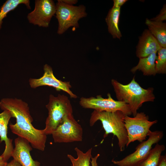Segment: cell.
<instances>
[{"instance_id": "603a6c76", "label": "cell", "mask_w": 166, "mask_h": 166, "mask_svg": "<svg viewBox=\"0 0 166 166\" xmlns=\"http://www.w3.org/2000/svg\"><path fill=\"white\" fill-rule=\"evenodd\" d=\"M113 7H119L122 6L127 1V0H113Z\"/></svg>"}, {"instance_id": "83f0119b", "label": "cell", "mask_w": 166, "mask_h": 166, "mask_svg": "<svg viewBox=\"0 0 166 166\" xmlns=\"http://www.w3.org/2000/svg\"><path fill=\"white\" fill-rule=\"evenodd\" d=\"M7 163V162L6 161L1 155L0 156V166H5Z\"/></svg>"}, {"instance_id": "30bf717a", "label": "cell", "mask_w": 166, "mask_h": 166, "mask_svg": "<svg viewBox=\"0 0 166 166\" xmlns=\"http://www.w3.org/2000/svg\"><path fill=\"white\" fill-rule=\"evenodd\" d=\"M56 6L52 0H36L34 10L28 14L29 22L40 27L49 26L52 17L55 14Z\"/></svg>"}, {"instance_id": "8992f818", "label": "cell", "mask_w": 166, "mask_h": 166, "mask_svg": "<svg viewBox=\"0 0 166 166\" xmlns=\"http://www.w3.org/2000/svg\"><path fill=\"white\" fill-rule=\"evenodd\" d=\"M123 119L128 137L126 147L135 141L141 143L145 140L150 127L158 122L149 121L148 116L143 112H137L133 117L125 115Z\"/></svg>"}, {"instance_id": "52a82bcc", "label": "cell", "mask_w": 166, "mask_h": 166, "mask_svg": "<svg viewBox=\"0 0 166 166\" xmlns=\"http://www.w3.org/2000/svg\"><path fill=\"white\" fill-rule=\"evenodd\" d=\"M163 136V132L161 131L152 132L150 130L148 140L139 144L135 152L121 160H113L112 162L118 166H138L148 155L152 145L160 141Z\"/></svg>"}, {"instance_id": "5bb4252c", "label": "cell", "mask_w": 166, "mask_h": 166, "mask_svg": "<svg viewBox=\"0 0 166 166\" xmlns=\"http://www.w3.org/2000/svg\"><path fill=\"white\" fill-rule=\"evenodd\" d=\"M12 117V115L9 110H4L0 113V142L4 141L5 144V150L1 156L7 161L11 156L14 149L12 139L7 136L8 125Z\"/></svg>"}, {"instance_id": "7a4b0ae2", "label": "cell", "mask_w": 166, "mask_h": 166, "mask_svg": "<svg viewBox=\"0 0 166 166\" xmlns=\"http://www.w3.org/2000/svg\"><path fill=\"white\" fill-rule=\"evenodd\" d=\"M111 83L117 101L128 105L133 117L144 103L153 102L155 99L153 88H143L136 81L134 77L127 85L122 84L114 79H112Z\"/></svg>"}, {"instance_id": "e0dca14e", "label": "cell", "mask_w": 166, "mask_h": 166, "mask_svg": "<svg viewBox=\"0 0 166 166\" xmlns=\"http://www.w3.org/2000/svg\"><path fill=\"white\" fill-rule=\"evenodd\" d=\"M145 24L148 30L155 38L162 47H166V24L146 19Z\"/></svg>"}, {"instance_id": "484cf974", "label": "cell", "mask_w": 166, "mask_h": 166, "mask_svg": "<svg viewBox=\"0 0 166 166\" xmlns=\"http://www.w3.org/2000/svg\"><path fill=\"white\" fill-rule=\"evenodd\" d=\"M5 166H22L21 164L14 159L12 160L10 162L7 163Z\"/></svg>"}, {"instance_id": "8fae6325", "label": "cell", "mask_w": 166, "mask_h": 166, "mask_svg": "<svg viewBox=\"0 0 166 166\" xmlns=\"http://www.w3.org/2000/svg\"><path fill=\"white\" fill-rule=\"evenodd\" d=\"M44 73L38 79L30 78L29 84L32 88L35 89L42 86L52 87L58 91L62 90L67 93L70 97L76 98L77 96L71 90V86L69 82L64 81L57 79L54 76L52 68L49 65L46 64L43 67Z\"/></svg>"}, {"instance_id": "7402d4cb", "label": "cell", "mask_w": 166, "mask_h": 166, "mask_svg": "<svg viewBox=\"0 0 166 166\" xmlns=\"http://www.w3.org/2000/svg\"><path fill=\"white\" fill-rule=\"evenodd\" d=\"M151 20L156 22H163L166 20V6L164 4L162 9L161 10L160 13L155 17L150 19Z\"/></svg>"}, {"instance_id": "cb8c5ba5", "label": "cell", "mask_w": 166, "mask_h": 166, "mask_svg": "<svg viewBox=\"0 0 166 166\" xmlns=\"http://www.w3.org/2000/svg\"><path fill=\"white\" fill-rule=\"evenodd\" d=\"M157 166H166V156L161 155L159 163Z\"/></svg>"}, {"instance_id": "277c9868", "label": "cell", "mask_w": 166, "mask_h": 166, "mask_svg": "<svg viewBox=\"0 0 166 166\" xmlns=\"http://www.w3.org/2000/svg\"><path fill=\"white\" fill-rule=\"evenodd\" d=\"M45 106L48 114L45 122V127L42 130L47 135L52 134L65 116L73 114V110L70 100L63 94H58L56 97L50 95L49 102Z\"/></svg>"}, {"instance_id": "ac0fdd59", "label": "cell", "mask_w": 166, "mask_h": 166, "mask_svg": "<svg viewBox=\"0 0 166 166\" xmlns=\"http://www.w3.org/2000/svg\"><path fill=\"white\" fill-rule=\"evenodd\" d=\"M165 149L164 145L156 144L155 147L152 149L147 158L138 166H157L161 154Z\"/></svg>"}, {"instance_id": "44dd1931", "label": "cell", "mask_w": 166, "mask_h": 166, "mask_svg": "<svg viewBox=\"0 0 166 166\" xmlns=\"http://www.w3.org/2000/svg\"><path fill=\"white\" fill-rule=\"evenodd\" d=\"M155 62L156 73H166V47H161L158 51Z\"/></svg>"}, {"instance_id": "6da1fadb", "label": "cell", "mask_w": 166, "mask_h": 166, "mask_svg": "<svg viewBox=\"0 0 166 166\" xmlns=\"http://www.w3.org/2000/svg\"><path fill=\"white\" fill-rule=\"evenodd\" d=\"M0 108L3 110L9 111L13 117L16 118V123L9 124L13 133L27 140L33 148L44 150L47 135L42 129H38L33 126L32 124L33 120L27 103L17 98H4L0 101Z\"/></svg>"}, {"instance_id": "ffe728a7", "label": "cell", "mask_w": 166, "mask_h": 166, "mask_svg": "<svg viewBox=\"0 0 166 166\" xmlns=\"http://www.w3.org/2000/svg\"><path fill=\"white\" fill-rule=\"evenodd\" d=\"M29 0H7L3 3L0 9V29L2 23V20L6 17L7 14L15 9L19 5L24 4L28 9H30Z\"/></svg>"}, {"instance_id": "5b68a950", "label": "cell", "mask_w": 166, "mask_h": 166, "mask_svg": "<svg viewBox=\"0 0 166 166\" xmlns=\"http://www.w3.org/2000/svg\"><path fill=\"white\" fill-rule=\"evenodd\" d=\"M56 6L55 14L58 23L57 33L59 34H62L71 27H78L79 20L87 15L83 5H70L58 0Z\"/></svg>"}, {"instance_id": "d4e9b609", "label": "cell", "mask_w": 166, "mask_h": 166, "mask_svg": "<svg viewBox=\"0 0 166 166\" xmlns=\"http://www.w3.org/2000/svg\"><path fill=\"white\" fill-rule=\"evenodd\" d=\"M100 156V154H98L95 157H91V160L90 161L91 166H98L97 160Z\"/></svg>"}, {"instance_id": "d6986e66", "label": "cell", "mask_w": 166, "mask_h": 166, "mask_svg": "<svg viewBox=\"0 0 166 166\" xmlns=\"http://www.w3.org/2000/svg\"><path fill=\"white\" fill-rule=\"evenodd\" d=\"M92 149V148H91L84 153L78 148L76 147L74 150L77 153V158H75L70 154L67 155L72 163V166H90Z\"/></svg>"}, {"instance_id": "ba28073f", "label": "cell", "mask_w": 166, "mask_h": 166, "mask_svg": "<svg viewBox=\"0 0 166 166\" xmlns=\"http://www.w3.org/2000/svg\"><path fill=\"white\" fill-rule=\"evenodd\" d=\"M79 102L80 105L85 109L109 112L119 110L125 115L129 116L132 114L128 105L114 100L109 93L107 94V98H104L101 95H98L96 97H81Z\"/></svg>"}, {"instance_id": "9c48e42d", "label": "cell", "mask_w": 166, "mask_h": 166, "mask_svg": "<svg viewBox=\"0 0 166 166\" xmlns=\"http://www.w3.org/2000/svg\"><path fill=\"white\" fill-rule=\"evenodd\" d=\"M83 134L81 125L71 114L65 117L51 134L55 143H67L82 141Z\"/></svg>"}, {"instance_id": "3957f363", "label": "cell", "mask_w": 166, "mask_h": 166, "mask_svg": "<svg viewBox=\"0 0 166 166\" xmlns=\"http://www.w3.org/2000/svg\"><path fill=\"white\" fill-rule=\"evenodd\" d=\"M124 115L120 111L109 112L94 110L91 114L89 124L93 126L98 121H100L105 132L104 138L110 133L117 137L118 145L120 151L124 149L128 141V135L124 125Z\"/></svg>"}, {"instance_id": "4316f807", "label": "cell", "mask_w": 166, "mask_h": 166, "mask_svg": "<svg viewBox=\"0 0 166 166\" xmlns=\"http://www.w3.org/2000/svg\"><path fill=\"white\" fill-rule=\"evenodd\" d=\"M64 3L70 5H73L77 3L78 1L77 0H61Z\"/></svg>"}, {"instance_id": "7c38bea8", "label": "cell", "mask_w": 166, "mask_h": 166, "mask_svg": "<svg viewBox=\"0 0 166 166\" xmlns=\"http://www.w3.org/2000/svg\"><path fill=\"white\" fill-rule=\"evenodd\" d=\"M15 147L11 156L22 166H41V163L32 158L30 152L32 150L29 142L26 139L18 136L14 140Z\"/></svg>"}, {"instance_id": "4fadbf2b", "label": "cell", "mask_w": 166, "mask_h": 166, "mask_svg": "<svg viewBox=\"0 0 166 166\" xmlns=\"http://www.w3.org/2000/svg\"><path fill=\"white\" fill-rule=\"evenodd\" d=\"M161 47L148 30L145 29L139 37L136 46V56L139 58L145 57L153 53L157 52Z\"/></svg>"}, {"instance_id": "9a60e30c", "label": "cell", "mask_w": 166, "mask_h": 166, "mask_svg": "<svg viewBox=\"0 0 166 166\" xmlns=\"http://www.w3.org/2000/svg\"><path fill=\"white\" fill-rule=\"evenodd\" d=\"M157 53H153L146 57L139 58L137 65L132 68L130 71L134 73L138 70L140 71L144 76H155L156 74L155 62Z\"/></svg>"}, {"instance_id": "2e32d148", "label": "cell", "mask_w": 166, "mask_h": 166, "mask_svg": "<svg viewBox=\"0 0 166 166\" xmlns=\"http://www.w3.org/2000/svg\"><path fill=\"white\" fill-rule=\"evenodd\" d=\"M121 7H113L105 18L108 31L113 38L120 39L122 35L119 27Z\"/></svg>"}]
</instances>
